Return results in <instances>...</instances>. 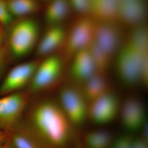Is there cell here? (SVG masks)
<instances>
[{"mask_svg": "<svg viewBox=\"0 0 148 148\" xmlns=\"http://www.w3.org/2000/svg\"><path fill=\"white\" fill-rule=\"evenodd\" d=\"M3 51L0 49V61H1L2 58Z\"/></svg>", "mask_w": 148, "mask_h": 148, "instance_id": "obj_29", "label": "cell"}, {"mask_svg": "<svg viewBox=\"0 0 148 148\" xmlns=\"http://www.w3.org/2000/svg\"><path fill=\"white\" fill-rule=\"evenodd\" d=\"M119 20L128 25H136L145 17L147 6L145 0H120L118 1Z\"/></svg>", "mask_w": 148, "mask_h": 148, "instance_id": "obj_11", "label": "cell"}, {"mask_svg": "<svg viewBox=\"0 0 148 148\" xmlns=\"http://www.w3.org/2000/svg\"><path fill=\"white\" fill-rule=\"evenodd\" d=\"M13 142L16 148H35L28 139L21 135H15Z\"/></svg>", "mask_w": 148, "mask_h": 148, "instance_id": "obj_25", "label": "cell"}, {"mask_svg": "<svg viewBox=\"0 0 148 148\" xmlns=\"http://www.w3.org/2000/svg\"><path fill=\"white\" fill-rule=\"evenodd\" d=\"M66 36L65 30L59 25L49 26L37 46V55L46 57L51 55L64 44Z\"/></svg>", "mask_w": 148, "mask_h": 148, "instance_id": "obj_14", "label": "cell"}, {"mask_svg": "<svg viewBox=\"0 0 148 148\" xmlns=\"http://www.w3.org/2000/svg\"><path fill=\"white\" fill-rule=\"evenodd\" d=\"M24 99L20 94H12L0 98V127L11 125L21 113Z\"/></svg>", "mask_w": 148, "mask_h": 148, "instance_id": "obj_13", "label": "cell"}, {"mask_svg": "<svg viewBox=\"0 0 148 148\" xmlns=\"http://www.w3.org/2000/svg\"><path fill=\"white\" fill-rule=\"evenodd\" d=\"M90 1H91V2H92V1H93V0H90Z\"/></svg>", "mask_w": 148, "mask_h": 148, "instance_id": "obj_33", "label": "cell"}, {"mask_svg": "<svg viewBox=\"0 0 148 148\" xmlns=\"http://www.w3.org/2000/svg\"><path fill=\"white\" fill-rule=\"evenodd\" d=\"M133 139L130 135H121L113 140L110 148H131Z\"/></svg>", "mask_w": 148, "mask_h": 148, "instance_id": "obj_24", "label": "cell"}, {"mask_svg": "<svg viewBox=\"0 0 148 148\" xmlns=\"http://www.w3.org/2000/svg\"><path fill=\"white\" fill-rule=\"evenodd\" d=\"M3 148H10L9 147H8V146H5V147H4Z\"/></svg>", "mask_w": 148, "mask_h": 148, "instance_id": "obj_30", "label": "cell"}, {"mask_svg": "<svg viewBox=\"0 0 148 148\" xmlns=\"http://www.w3.org/2000/svg\"><path fill=\"white\" fill-rule=\"evenodd\" d=\"M1 61H0V69H1Z\"/></svg>", "mask_w": 148, "mask_h": 148, "instance_id": "obj_32", "label": "cell"}, {"mask_svg": "<svg viewBox=\"0 0 148 148\" xmlns=\"http://www.w3.org/2000/svg\"><path fill=\"white\" fill-rule=\"evenodd\" d=\"M1 25V24H0V45L2 43L4 39L3 32Z\"/></svg>", "mask_w": 148, "mask_h": 148, "instance_id": "obj_27", "label": "cell"}, {"mask_svg": "<svg viewBox=\"0 0 148 148\" xmlns=\"http://www.w3.org/2000/svg\"><path fill=\"white\" fill-rule=\"evenodd\" d=\"M94 20L88 17L77 19L66 34L64 40V55L71 59L79 50L87 47L93 39Z\"/></svg>", "mask_w": 148, "mask_h": 148, "instance_id": "obj_4", "label": "cell"}, {"mask_svg": "<svg viewBox=\"0 0 148 148\" xmlns=\"http://www.w3.org/2000/svg\"><path fill=\"white\" fill-rule=\"evenodd\" d=\"M127 44L141 53H148V33L147 27L136 25L130 32Z\"/></svg>", "mask_w": 148, "mask_h": 148, "instance_id": "obj_20", "label": "cell"}, {"mask_svg": "<svg viewBox=\"0 0 148 148\" xmlns=\"http://www.w3.org/2000/svg\"><path fill=\"white\" fill-rule=\"evenodd\" d=\"M45 11V19L49 26L58 25L67 17L70 11L69 0H50Z\"/></svg>", "mask_w": 148, "mask_h": 148, "instance_id": "obj_17", "label": "cell"}, {"mask_svg": "<svg viewBox=\"0 0 148 148\" xmlns=\"http://www.w3.org/2000/svg\"><path fill=\"white\" fill-rule=\"evenodd\" d=\"M61 108L71 123L80 125L87 117V101L81 91L72 87H65L60 93Z\"/></svg>", "mask_w": 148, "mask_h": 148, "instance_id": "obj_6", "label": "cell"}, {"mask_svg": "<svg viewBox=\"0 0 148 148\" xmlns=\"http://www.w3.org/2000/svg\"><path fill=\"white\" fill-rule=\"evenodd\" d=\"M35 127L52 145H64L70 135V122L61 108L51 102L42 103L33 115Z\"/></svg>", "mask_w": 148, "mask_h": 148, "instance_id": "obj_1", "label": "cell"}, {"mask_svg": "<svg viewBox=\"0 0 148 148\" xmlns=\"http://www.w3.org/2000/svg\"><path fill=\"white\" fill-rule=\"evenodd\" d=\"M86 47L95 65L96 72L105 73L110 66V56L98 47L93 40Z\"/></svg>", "mask_w": 148, "mask_h": 148, "instance_id": "obj_21", "label": "cell"}, {"mask_svg": "<svg viewBox=\"0 0 148 148\" xmlns=\"http://www.w3.org/2000/svg\"><path fill=\"white\" fill-rule=\"evenodd\" d=\"M77 148H82L81 147H78Z\"/></svg>", "mask_w": 148, "mask_h": 148, "instance_id": "obj_34", "label": "cell"}, {"mask_svg": "<svg viewBox=\"0 0 148 148\" xmlns=\"http://www.w3.org/2000/svg\"><path fill=\"white\" fill-rule=\"evenodd\" d=\"M62 70V62L58 56L52 54L46 56L36 69L31 80V89L37 91L51 85L61 75Z\"/></svg>", "mask_w": 148, "mask_h": 148, "instance_id": "obj_7", "label": "cell"}, {"mask_svg": "<svg viewBox=\"0 0 148 148\" xmlns=\"http://www.w3.org/2000/svg\"><path fill=\"white\" fill-rule=\"evenodd\" d=\"M119 113L123 126L130 132L142 129L147 122L145 106L143 101L135 96L130 97L124 101Z\"/></svg>", "mask_w": 148, "mask_h": 148, "instance_id": "obj_8", "label": "cell"}, {"mask_svg": "<svg viewBox=\"0 0 148 148\" xmlns=\"http://www.w3.org/2000/svg\"><path fill=\"white\" fill-rule=\"evenodd\" d=\"M13 17L9 10L6 0H0V24L10 25L13 21Z\"/></svg>", "mask_w": 148, "mask_h": 148, "instance_id": "obj_22", "label": "cell"}, {"mask_svg": "<svg viewBox=\"0 0 148 148\" xmlns=\"http://www.w3.org/2000/svg\"><path fill=\"white\" fill-rule=\"evenodd\" d=\"M4 134H3L2 132L0 131V145H1V143L2 142Z\"/></svg>", "mask_w": 148, "mask_h": 148, "instance_id": "obj_28", "label": "cell"}, {"mask_svg": "<svg viewBox=\"0 0 148 148\" xmlns=\"http://www.w3.org/2000/svg\"><path fill=\"white\" fill-rule=\"evenodd\" d=\"M6 1L13 18L29 17L40 8L38 0H6Z\"/></svg>", "mask_w": 148, "mask_h": 148, "instance_id": "obj_18", "label": "cell"}, {"mask_svg": "<svg viewBox=\"0 0 148 148\" xmlns=\"http://www.w3.org/2000/svg\"><path fill=\"white\" fill-rule=\"evenodd\" d=\"M104 74L96 72L84 82L81 92L87 102L90 103L109 91L108 84Z\"/></svg>", "mask_w": 148, "mask_h": 148, "instance_id": "obj_16", "label": "cell"}, {"mask_svg": "<svg viewBox=\"0 0 148 148\" xmlns=\"http://www.w3.org/2000/svg\"><path fill=\"white\" fill-rule=\"evenodd\" d=\"M39 64L36 61H29L11 70L0 86V95L17 90L31 81Z\"/></svg>", "mask_w": 148, "mask_h": 148, "instance_id": "obj_9", "label": "cell"}, {"mask_svg": "<svg viewBox=\"0 0 148 148\" xmlns=\"http://www.w3.org/2000/svg\"><path fill=\"white\" fill-rule=\"evenodd\" d=\"M40 28L37 21L29 17L19 18L11 27L9 46L11 53L16 58L29 54L37 45Z\"/></svg>", "mask_w": 148, "mask_h": 148, "instance_id": "obj_2", "label": "cell"}, {"mask_svg": "<svg viewBox=\"0 0 148 148\" xmlns=\"http://www.w3.org/2000/svg\"><path fill=\"white\" fill-rule=\"evenodd\" d=\"M84 140L86 148H110L113 140L110 132L100 129L87 132Z\"/></svg>", "mask_w": 148, "mask_h": 148, "instance_id": "obj_19", "label": "cell"}, {"mask_svg": "<svg viewBox=\"0 0 148 148\" xmlns=\"http://www.w3.org/2000/svg\"><path fill=\"white\" fill-rule=\"evenodd\" d=\"M144 54L126 44L119 53L116 62L118 76L124 84L132 86L141 82Z\"/></svg>", "mask_w": 148, "mask_h": 148, "instance_id": "obj_3", "label": "cell"}, {"mask_svg": "<svg viewBox=\"0 0 148 148\" xmlns=\"http://www.w3.org/2000/svg\"><path fill=\"white\" fill-rule=\"evenodd\" d=\"M118 1H120V0H118Z\"/></svg>", "mask_w": 148, "mask_h": 148, "instance_id": "obj_35", "label": "cell"}, {"mask_svg": "<svg viewBox=\"0 0 148 148\" xmlns=\"http://www.w3.org/2000/svg\"><path fill=\"white\" fill-rule=\"evenodd\" d=\"M71 7L80 13H90L91 2L90 0H69Z\"/></svg>", "mask_w": 148, "mask_h": 148, "instance_id": "obj_23", "label": "cell"}, {"mask_svg": "<svg viewBox=\"0 0 148 148\" xmlns=\"http://www.w3.org/2000/svg\"><path fill=\"white\" fill-rule=\"evenodd\" d=\"M118 0H93L90 14L94 20L116 23L119 21Z\"/></svg>", "mask_w": 148, "mask_h": 148, "instance_id": "obj_15", "label": "cell"}, {"mask_svg": "<svg viewBox=\"0 0 148 148\" xmlns=\"http://www.w3.org/2000/svg\"><path fill=\"white\" fill-rule=\"evenodd\" d=\"M71 59V75L77 81L84 82L96 72L87 47L77 51Z\"/></svg>", "mask_w": 148, "mask_h": 148, "instance_id": "obj_12", "label": "cell"}, {"mask_svg": "<svg viewBox=\"0 0 148 148\" xmlns=\"http://www.w3.org/2000/svg\"><path fill=\"white\" fill-rule=\"evenodd\" d=\"M41 1H45L48 2L49 1H50V0H41Z\"/></svg>", "mask_w": 148, "mask_h": 148, "instance_id": "obj_31", "label": "cell"}, {"mask_svg": "<svg viewBox=\"0 0 148 148\" xmlns=\"http://www.w3.org/2000/svg\"><path fill=\"white\" fill-rule=\"evenodd\" d=\"M131 148H148V142L144 138H134Z\"/></svg>", "mask_w": 148, "mask_h": 148, "instance_id": "obj_26", "label": "cell"}, {"mask_svg": "<svg viewBox=\"0 0 148 148\" xmlns=\"http://www.w3.org/2000/svg\"><path fill=\"white\" fill-rule=\"evenodd\" d=\"M120 40V33L115 23L94 20L93 40L110 56L116 51Z\"/></svg>", "mask_w": 148, "mask_h": 148, "instance_id": "obj_10", "label": "cell"}, {"mask_svg": "<svg viewBox=\"0 0 148 148\" xmlns=\"http://www.w3.org/2000/svg\"><path fill=\"white\" fill-rule=\"evenodd\" d=\"M89 103L87 117L94 124L102 125L110 123L119 112L121 106L118 97L110 90Z\"/></svg>", "mask_w": 148, "mask_h": 148, "instance_id": "obj_5", "label": "cell"}]
</instances>
